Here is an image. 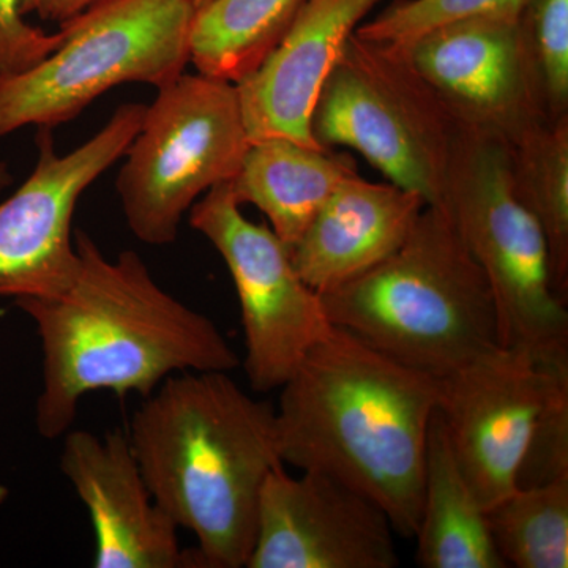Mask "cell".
I'll use <instances>...</instances> for the list:
<instances>
[{"label": "cell", "mask_w": 568, "mask_h": 568, "mask_svg": "<svg viewBox=\"0 0 568 568\" xmlns=\"http://www.w3.org/2000/svg\"><path fill=\"white\" fill-rule=\"evenodd\" d=\"M73 244L77 260L61 282L13 298L40 338L41 437L65 435L91 392L145 398L179 373H230L241 364L215 323L166 293L140 254L108 260L81 230Z\"/></svg>", "instance_id": "cell-1"}, {"label": "cell", "mask_w": 568, "mask_h": 568, "mask_svg": "<svg viewBox=\"0 0 568 568\" xmlns=\"http://www.w3.org/2000/svg\"><path fill=\"white\" fill-rule=\"evenodd\" d=\"M280 390L284 465L338 478L375 500L396 534L414 538L439 379L332 325Z\"/></svg>", "instance_id": "cell-2"}, {"label": "cell", "mask_w": 568, "mask_h": 568, "mask_svg": "<svg viewBox=\"0 0 568 568\" xmlns=\"http://www.w3.org/2000/svg\"><path fill=\"white\" fill-rule=\"evenodd\" d=\"M129 439L156 506L196 537V568L246 567L261 489L284 466L275 407L226 372L179 373L145 396Z\"/></svg>", "instance_id": "cell-3"}, {"label": "cell", "mask_w": 568, "mask_h": 568, "mask_svg": "<svg viewBox=\"0 0 568 568\" xmlns=\"http://www.w3.org/2000/svg\"><path fill=\"white\" fill-rule=\"evenodd\" d=\"M320 297L334 327L437 379L500 346L487 276L443 205H425L394 254Z\"/></svg>", "instance_id": "cell-4"}, {"label": "cell", "mask_w": 568, "mask_h": 568, "mask_svg": "<svg viewBox=\"0 0 568 568\" xmlns=\"http://www.w3.org/2000/svg\"><path fill=\"white\" fill-rule=\"evenodd\" d=\"M439 205L487 276L500 346L568 362L566 301L552 287L544 233L515 192L503 134L458 122Z\"/></svg>", "instance_id": "cell-5"}, {"label": "cell", "mask_w": 568, "mask_h": 568, "mask_svg": "<svg viewBox=\"0 0 568 568\" xmlns=\"http://www.w3.org/2000/svg\"><path fill=\"white\" fill-rule=\"evenodd\" d=\"M194 10L190 0H99L62 22L58 50L0 77V138L73 121L115 85L174 81L190 62Z\"/></svg>", "instance_id": "cell-6"}, {"label": "cell", "mask_w": 568, "mask_h": 568, "mask_svg": "<svg viewBox=\"0 0 568 568\" xmlns=\"http://www.w3.org/2000/svg\"><path fill=\"white\" fill-rule=\"evenodd\" d=\"M458 121L398 48L353 36L312 114L321 148L354 149L388 182L443 203Z\"/></svg>", "instance_id": "cell-7"}, {"label": "cell", "mask_w": 568, "mask_h": 568, "mask_svg": "<svg viewBox=\"0 0 568 568\" xmlns=\"http://www.w3.org/2000/svg\"><path fill=\"white\" fill-rule=\"evenodd\" d=\"M250 144L234 82L182 73L160 88L115 182L134 237L173 244L183 215L233 181Z\"/></svg>", "instance_id": "cell-8"}, {"label": "cell", "mask_w": 568, "mask_h": 568, "mask_svg": "<svg viewBox=\"0 0 568 568\" xmlns=\"http://www.w3.org/2000/svg\"><path fill=\"white\" fill-rule=\"evenodd\" d=\"M233 276L245 336V372L256 392L283 386L305 354L331 332L320 294L295 271L290 248L267 224L250 222L230 182L209 190L190 209Z\"/></svg>", "instance_id": "cell-9"}, {"label": "cell", "mask_w": 568, "mask_h": 568, "mask_svg": "<svg viewBox=\"0 0 568 568\" xmlns=\"http://www.w3.org/2000/svg\"><path fill=\"white\" fill-rule=\"evenodd\" d=\"M568 362L497 346L439 379L452 450L485 511L517 488L519 467Z\"/></svg>", "instance_id": "cell-10"}, {"label": "cell", "mask_w": 568, "mask_h": 568, "mask_svg": "<svg viewBox=\"0 0 568 568\" xmlns=\"http://www.w3.org/2000/svg\"><path fill=\"white\" fill-rule=\"evenodd\" d=\"M145 104L125 103L73 152L55 151L52 129H39L32 174L0 204V295L43 293L77 260L71 220L81 194L118 162L140 132Z\"/></svg>", "instance_id": "cell-11"}, {"label": "cell", "mask_w": 568, "mask_h": 568, "mask_svg": "<svg viewBox=\"0 0 568 568\" xmlns=\"http://www.w3.org/2000/svg\"><path fill=\"white\" fill-rule=\"evenodd\" d=\"M518 13L448 22L395 47L458 122L493 130L507 141L548 119Z\"/></svg>", "instance_id": "cell-12"}, {"label": "cell", "mask_w": 568, "mask_h": 568, "mask_svg": "<svg viewBox=\"0 0 568 568\" xmlns=\"http://www.w3.org/2000/svg\"><path fill=\"white\" fill-rule=\"evenodd\" d=\"M265 478L248 568H394L395 529L375 500L316 470Z\"/></svg>", "instance_id": "cell-13"}, {"label": "cell", "mask_w": 568, "mask_h": 568, "mask_svg": "<svg viewBox=\"0 0 568 568\" xmlns=\"http://www.w3.org/2000/svg\"><path fill=\"white\" fill-rule=\"evenodd\" d=\"M61 469L91 515L97 568H196L178 526L156 506L129 435L69 429Z\"/></svg>", "instance_id": "cell-14"}, {"label": "cell", "mask_w": 568, "mask_h": 568, "mask_svg": "<svg viewBox=\"0 0 568 568\" xmlns=\"http://www.w3.org/2000/svg\"><path fill=\"white\" fill-rule=\"evenodd\" d=\"M384 2L305 0L274 51L235 84L250 141L284 138L321 148L310 129L321 88L355 29Z\"/></svg>", "instance_id": "cell-15"}, {"label": "cell", "mask_w": 568, "mask_h": 568, "mask_svg": "<svg viewBox=\"0 0 568 568\" xmlns=\"http://www.w3.org/2000/svg\"><path fill=\"white\" fill-rule=\"evenodd\" d=\"M425 205L395 183L349 175L290 250L295 271L320 295L365 274L405 244Z\"/></svg>", "instance_id": "cell-16"}, {"label": "cell", "mask_w": 568, "mask_h": 568, "mask_svg": "<svg viewBox=\"0 0 568 568\" xmlns=\"http://www.w3.org/2000/svg\"><path fill=\"white\" fill-rule=\"evenodd\" d=\"M357 173L346 153L271 138L250 144L230 189L239 205L260 209L291 250L339 182Z\"/></svg>", "instance_id": "cell-17"}, {"label": "cell", "mask_w": 568, "mask_h": 568, "mask_svg": "<svg viewBox=\"0 0 568 568\" xmlns=\"http://www.w3.org/2000/svg\"><path fill=\"white\" fill-rule=\"evenodd\" d=\"M414 538L417 564L424 568H507L493 544L487 511L458 465L437 410Z\"/></svg>", "instance_id": "cell-18"}, {"label": "cell", "mask_w": 568, "mask_h": 568, "mask_svg": "<svg viewBox=\"0 0 568 568\" xmlns=\"http://www.w3.org/2000/svg\"><path fill=\"white\" fill-rule=\"evenodd\" d=\"M305 0H207L194 10L190 62L197 73L239 81L282 41Z\"/></svg>", "instance_id": "cell-19"}, {"label": "cell", "mask_w": 568, "mask_h": 568, "mask_svg": "<svg viewBox=\"0 0 568 568\" xmlns=\"http://www.w3.org/2000/svg\"><path fill=\"white\" fill-rule=\"evenodd\" d=\"M507 144L515 192L544 233L552 287L567 302L568 118L532 123Z\"/></svg>", "instance_id": "cell-20"}, {"label": "cell", "mask_w": 568, "mask_h": 568, "mask_svg": "<svg viewBox=\"0 0 568 568\" xmlns=\"http://www.w3.org/2000/svg\"><path fill=\"white\" fill-rule=\"evenodd\" d=\"M487 519L506 567H568V476L515 488Z\"/></svg>", "instance_id": "cell-21"}, {"label": "cell", "mask_w": 568, "mask_h": 568, "mask_svg": "<svg viewBox=\"0 0 568 568\" xmlns=\"http://www.w3.org/2000/svg\"><path fill=\"white\" fill-rule=\"evenodd\" d=\"M518 22L549 121L568 118V0H523Z\"/></svg>", "instance_id": "cell-22"}, {"label": "cell", "mask_w": 568, "mask_h": 568, "mask_svg": "<svg viewBox=\"0 0 568 568\" xmlns=\"http://www.w3.org/2000/svg\"><path fill=\"white\" fill-rule=\"evenodd\" d=\"M521 6L523 0H394L373 20L362 22L355 36L399 47L448 22L519 11Z\"/></svg>", "instance_id": "cell-23"}, {"label": "cell", "mask_w": 568, "mask_h": 568, "mask_svg": "<svg viewBox=\"0 0 568 568\" xmlns=\"http://www.w3.org/2000/svg\"><path fill=\"white\" fill-rule=\"evenodd\" d=\"M568 476V379L549 398L519 467L517 487Z\"/></svg>", "instance_id": "cell-24"}, {"label": "cell", "mask_w": 568, "mask_h": 568, "mask_svg": "<svg viewBox=\"0 0 568 568\" xmlns=\"http://www.w3.org/2000/svg\"><path fill=\"white\" fill-rule=\"evenodd\" d=\"M36 0H0V77L32 69L61 47L63 31L48 33L29 24Z\"/></svg>", "instance_id": "cell-25"}, {"label": "cell", "mask_w": 568, "mask_h": 568, "mask_svg": "<svg viewBox=\"0 0 568 568\" xmlns=\"http://www.w3.org/2000/svg\"><path fill=\"white\" fill-rule=\"evenodd\" d=\"M95 2L99 0H36L33 13L39 14L43 21L62 24Z\"/></svg>", "instance_id": "cell-26"}, {"label": "cell", "mask_w": 568, "mask_h": 568, "mask_svg": "<svg viewBox=\"0 0 568 568\" xmlns=\"http://www.w3.org/2000/svg\"><path fill=\"white\" fill-rule=\"evenodd\" d=\"M11 183V174L9 166L6 163L0 162V192L6 190Z\"/></svg>", "instance_id": "cell-27"}, {"label": "cell", "mask_w": 568, "mask_h": 568, "mask_svg": "<svg viewBox=\"0 0 568 568\" xmlns=\"http://www.w3.org/2000/svg\"><path fill=\"white\" fill-rule=\"evenodd\" d=\"M190 2L193 3L194 9H197V7L203 6V3L207 2V0H190Z\"/></svg>", "instance_id": "cell-28"}]
</instances>
